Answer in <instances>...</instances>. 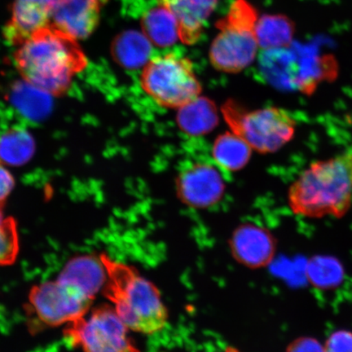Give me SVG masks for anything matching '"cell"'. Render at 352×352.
I'll list each match as a JSON object with an SVG mask.
<instances>
[{
	"instance_id": "cell-1",
	"label": "cell",
	"mask_w": 352,
	"mask_h": 352,
	"mask_svg": "<svg viewBox=\"0 0 352 352\" xmlns=\"http://www.w3.org/2000/svg\"><path fill=\"white\" fill-rule=\"evenodd\" d=\"M14 61L26 82L54 96L65 94L87 66L76 39L50 25L17 46Z\"/></svg>"
},
{
	"instance_id": "cell-2",
	"label": "cell",
	"mask_w": 352,
	"mask_h": 352,
	"mask_svg": "<svg viewBox=\"0 0 352 352\" xmlns=\"http://www.w3.org/2000/svg\"><path fill=\"white\" fill-rule=\"evenodd\" d=\"M287 195L290 210L298 217H345L352 206V151L311 162Z\"/></svg>"
},
{
	"instance_id": "cell-3",
	"label": "cell",
	"mask_w": 352,
	"mask_h": 352,
	"mask_svg": "<svg viewBox=\"0 0 352 352\" xmlns=\"http://www.w3.org/2000/svg\"><path fill=\"white\" fill-rule=\"evenodd\" d=\"M107 270L104 296L114 305L118 318L132 331L153 334L161 331L168 320V311L160 290L135 268L100 255Z\"/></svg>"
},
{
	"instance_id": "cell-4",
	"label": "cell",
	"mask_w": 352,
	"mask_h": 352,
	"mask_svg": "<svg viewBox=\"0 0 352 352\" xmlns=\"http://www.w3.org/2000/svg\"><path fill=\"white\" fill-rule=\"evenodd\" d=\"M258 13L246 0L233 2L228 14L217 23L219 34L211 44L209 59L218 72L236 74L253 63L258 44L255 28Z\"/></svg>"
},
{
	"instance_id": "cell-5",
	"label": "cell",
	"mask_w": 352,
	"mask_h": 352,
	"mask_svg": "<svg viewBox=\"0 0 352 352\" xmlns=\"http://www.w3.org/2000/svg\"><path fill=\"white\" fill-rule=\"evenodd\" d=\"M232 131L259 153L280 151L294 138L298 123L288 110L276 107L248 110L228 100L221 109Z\"/></svg>"
},
{
	"instance_id": "cell-6",
	"label": "cell",
	"mask_w": 352,
	"mask_h": 352,
	"mask_svg": "<svg viewBox=\"0 0 352 352\" xmlns=\"http://www.w3.org/2000/svg\"><path fill=\"white\" fill-rule=\"evenodd\" d=\"M140 82L145 94L166 109H178L202 91L191 60L176 54L153 57L144 66Z\"/></svg>"
},
{
	"instance_id": "cell-7",
	"label": "cell",
	"mask_w": 352,
	"mask_h": 352,
	"mask_svg": "<svg viewBox=\"0 0 352 352\" xmlns=\"http://www.w3.org/2000/svg\"><path fill=\"white\" fill-rule=\"evenodd\" d=\"M114 308H96L89 316L68 324L65 336L83 352H140Z\"/></svg>"
},
{
	"instance_id": "cell-8",
	"label": "cell",
	"mask_w": 352,
	"mask_h": 352,
	"mask_svg": "<svg viewBox=\"0 0 352 352\" xmlns=\"http://www.w3.org/2000/svg\"><path fill=\"white\" fill-rule=\"evenodd\" d=\"M30 302L39 320L48 327H60L83 318L94 299L80 289L59 280L34 286Z\"/></svg>"
},
{
	"instance_id": "cell-9",
	"label": "cell",
	"mask_w": 352,
	"mask_h": 352,
	"mask_svg": "<svg viewBox=\"0 0 352 352\" xmlns=\"http://www.w3.org/2000/svg\"><path fill=\"white\" fill-rule=\"evenodd\" d=\"M176 195L183 204L195 209H208L219 204L226 184L217 165L205 162H189L175 180Z\"/></svg>"
},
{
	"instance_id": "cell-10",
	"label": "cell",
	"mask_w": 352,
	"mask_h": 352,
	"mask_svg": "<svg viewBox=\"0 0 352 352\" xmlns=\"http://www.w3.org/2000/svg\"><path fill=\"white\" fill-rule=\"evenodd\" d=\"M230 248L236 262L246 267L258 270L267 267L274 261L276 242L267 228L245 223L233 232Z\"/></svg>"
},
{
	"instance_id": "cell-11",
	"label": "cell",
	"mask_w": 352,
	"mask_h": 352,
	"mask_svg": "<svg viewBox=\"0 0 352 352\" xmlns=\"http://www.w3.org/2000/svg\"><path fill=\"white\" fill-rule=\"evenodd\" d=\"M57 0H15L12 16L4 36L8 43L19 46L32 35L50 25Z\"/></svg>"
},
{
	"instance_id": "cell-12",
	"label": "cell",
	"mask_w": 352,
	"mask_h": 352,
	"mask_svg": "<svg viewBox=\"0 0 352 352\" xmlns=\"http://www.w3.org/2000/svg\"><path fill=\"white\" fill-rule=\"evenodd\" d=\"M107 0H57L52 25L74 38L88 36L98 23Z\"/></svg>"
},
{
	"instance_id": "cell-13",
	"label": "cell",
	"mask_w": 352,
	"mask_h": 352,
	"mask_svg": "<svg viewBox=\"0 0 352 352\" xmlns=\"http://www.w3.org/2000/svg\"><path fill=\"white\" fill-rule=\"evenodd\" d=\"M173 12L177 22L179 38L184 44H195L202 28L219 0H158Z\"/></svg>"
},
{
	"instance_id": "cell-14",
	"label": "cell",
	"mask_w": 352,
	"mask_h": 352,
	"mask_svg": "<svg viewBox=\"0 0 352 352\" xmlns=\"http://www.w3.org/2000/svg\"><path fill=\"white\" fill-rule=\"evenodd\" d=\"M57 280L74 286L94 299L107 283V274L100 258L98 261L91 255H82L67 263Z\"/></svg>"
},
{
	"instance_id": "cell-15",
	"label": "cell",
	"mask_w": 352,
	"mask_h": 352,
	"mask_svg": "<svg viewBox=\"0 0 352 352\" xmlns=\"http://www.w3.org/2000/svg\"><path fill=\"white\" fill-rule=\"evenodd\" d=\"M177 110L176 124L183 133L192 138L208 135L219 125L217 104L206 96L201 95Z\"/></svg>"
},
{
	"instance_id": "cell-16",
	"label": "cell",
	"mask_w": 352,
	"mask_h": 352,
	"mask_svg": "<svg viewBox=\"0 0 352 352\" xmlns=\"http://www.w3.org/2000/svg\"><path fill=\"white\" fill-rule=\"evenodd\" d=\"M153 43L144 33L136 30L118 34L112 43V54L126 69L144 67L151 59Z\"/></svg>"
},
{
	"instance_id": "cell-17",
	"label": "cell",
	"mask_w": 352,
	"mask_h": 352,
	"mask_svg": "<svg viewBox=\"0 0 352 352\" xmlns=\"http://www.w3.org/2000/svg\"><path fill=\"white\" fill-rule=\"evenodd\" d=\"M253 148L233 131H227L215 139L212 157L220 170L236 173L249 164Z\"/></svg>"
},
{
	"instance_id": "cell-18",
	"label": "cell",
	"mask_w": 352,
	"mask_h": 352,
	"mask_svg": "<svg viewBox=\"0 0 352 352\" xmlns=\"http://www.w3.org/2000/svg\"><path fill=\"white\" fill-rule=\"evenodd\" d=\"M143 33L153 45L173 46L179 38L177 22L173 12L164 4L144 13L142 20Z\"/></svg>"
},
{
	"instance_id": "cell-19",
	"label": "cell",
	"mask_w": 352,
	"mask_h": 352,
	"mask_svg": "<svg viewBox=\"0 0 352 352\" xmlns=\"http://www.w3.org/2000/svg\"><path fill=\"white\" fill-rule=\"evenodd\" d=\"M258 47L274 50L292 45L294 34L293 22L283 15H265L255 28Z\"/></svg>"
},
{
	"instance_id": "cell-20",
	"label": "cell",
	"mask_w": 352,
	"mask_h": 352,
	"mask_svg": "<svg viewBox=\"0 0 352 352\" xmlns=\"http://www.w3.org/2000/svg\"><path fill=\"white\" fill-rule=\"evenodd\" d=\"M33 140L28 132L12 130L0 138V162L19 165L28 161L33 153Z\"/></svg>"
},
{
	"instance_id": "cell-21",
	"label": "cell",
	"mask_w": 352,
	"mask_h": 352,
	"mask_svg": "<svg viewBox=\"0 0 352 352\" xmlns=\"http://www.w3.org/2000/svg\"><path fill=\"white\" fill-rule=\"evenodd\" d=\"M307 276L318 288H332L340 284L342 277L340 264L333 258L316 257L308 263Z\"/></svg>"
},
{
	"instance_id": "cell-22",
	"label": "cell",
	"mask_w": 352,
	"mask_h": 352,
	"mask_svg": "<svg viewBox=\"0 0 352 352\" xmlns=\"http://www.w3.org/2000/svg\"><path fill=\"white\" fill-rule=\"evenodd\" d=\"M19 252V237L14 219L3 217L0 206V265H10Z\"/></svg>"
},
{
	"instance_id": "cell-23",
	"label": "cell",
	"mask_w": 352,
	"mask_h": 352,
	"mask_svg": "<svg viewBox=\"0 0 352 352\" xmlns=\"http://www.w3.org/2000/svg\"><path fill=\"white\" fill-rule=\"evenodd\" d=\"M324 347V352H352V333L346 330L333 333Z\"/></svg>"
},
{
	"instance_id": "cell-24",
	"label": "cell",
	"mask_w": 352,
	"mask_h": 352,
	"mask_svg": "<svg viewBox=\"0 0 352 352\" xmlns=\"http://www.w3.org/2000/svg\"><path fill=\"white\" fill-rule=\"evenodd\" d=\"M286 352H324V347L312 338H299L289 343Z\"/></svg>"
},
{
	"instance_id": "cell-25",
	"label": "cell",
	"mask_w": 352,
	"mask_h": 352,
	"mask_svg": "<svg viewBox=\"0 0 352 352\" xmlns=\"http://www.w3.org/2000/svg\"><path fill=\"white\" fill-rule=\"evenodd\" d=\"M15 180L4 164L0 162V206L7 200L14 187Z\"/></svg>"
},
{
	"instance_id": "cell-26",
	"label": "cell",
	"mask_w": 352,
	"mask_h": 352,
	"mask_svg": "<svg viewBox=\"0 0 352 352\" xmlns=\"http://www.w3.org/2000/svg\"><path fill=\"white\" fill-rule=\"evenodd\" d=\"M223 352H241V351L239 349H235V347L227 346L226 349H224Z\"/></svg>"
}]
</instances>
